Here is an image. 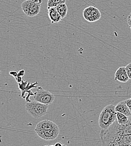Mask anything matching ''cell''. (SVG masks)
I'll use <instances>...</instances> for the list:
<instances>
[{
	"label": "cell",
	"instance_id": "obj_1",
	"mask_svg": "<svg viewBox=\"0 0 131 146\" xmlns=\"http://www.w3.org/2000/svg\"><path fill=\"white\" fill-rule=\"evenodd\" d=\"M116 134L131 135V116L128 117V121L123 125L119 124L116 120L108 128L101 129L100 135L106 136Z\"/></svg>",
	"mask_w": 131,
	"mask_h": 146
},
{
	"label": "cell",
	"instance_id": "obj_2",
	"mask_svg": "<svg viewBox=\"0 0 131 146\" xmlns=\"http://www.w3.org/2000/svg\"><path fill=\"white\" fill-rule=\"evenodd\" d=\"M115 106L113 105H109L101 112L99 117V125L101 129L108 128L117 120Z\"/></svg>",
	"mask_w": 131,
	"mask_h": 146
},
{
	"label": "cell",
	"instance_id": "obj_3",
	"mask_svg": "<svg viewBox=\"0 0 131 146\" xmlns=\"http://www.w3.org/2000/svg\"><path fill=\"white\" fill-rule=\"evenodd\" d=\"M27 112L35 119H38L47 114L48 105L37 101L27 102L25 105Z\"/></svg>",
	"mask_w": 131,
	"mask_h": 146
},
{
	"label": "cell",
	"instance_id": "obj_4",
	"mask_svg": "<svg viewBox=\"0 0 131 146\" xmlns=\"http://www.w3.org/2000/svg\"><path fill=\"white\" fill-rule=\"evenodd\" d=\"M41 2L36 0H26L22 3L21 9L26 16L34 17L40 13Z\"/></svg>",
	"mask_w": 131,
	"mask_h": 146
},
{
	"label": "cell",
	"instance_id": "obj_5",
	"mask_svg": "<svg viewBox=\"0 0 131 146\" xmlns=\"http://www.w3.org/2000/svg\"><path fill=\"white\" fill-rule=\"evenodd\" d=\"M34 100L40 103L49 105L55 100V95L50 92L45 90L41 87H38V90L34 95Z\"/></svg>",
	"mask_w": 131,
	"mask_h": 146
},
{
	"label": "cell",
	"instance_id": "obj_6",
	"mask_svg": "<svg viewBox=\"0 0 131 146\" xmlns=\"http://www.w3.org/2000/svg\"><path fill=\"white\" fill-rule=\"evenodd\" d=\"M83 17L88 21L93 23L101 18V14L97 8L94 6H89L84 10Z\"/></svg>",
	"mask_w": 131,
	"mask_h": 146
},
{
	"label": "cell",
	"instance_id": "obj_7",
	"mask_svg": "<svg viewBox=\"0 0 131 146\" xmlns=\"http://www.w3.org/2000/svg\"><path fill=\"white\" fill-rule=\"evenodd\" d=\"M38 135L46 141L54 140L58 136L59 134V129L58 127L50 129L38 131L36 132Z\"/></svg>",
	"mask_w": 131,
	"mask_h": 146
},
{
	"label": "cell",
	"instance_id": "obj_8",
	"mask_svg": "<svg viewBox=\"0 0 131 146\" xmlns=\"http://www.w3.org/2000/svg\"><path fill=\"white\" fill-rule=\"evenodd\" d=\"M38 84L37 82H35L33 84L30 83H28L26 86L22 90L21 92V97L22 98H25L26 102H30L32 101L30 100V97H31L32 96H34L35 93H34L33 92L31 91V90L32 88H38L37 86V84Z\"/></svg>",
	"mask_w": 131,
	"mask_h": 146
},
{
	"label": "cell",
	"instance_id": "obj_9",
	"mask_svg": "<svg viewBox=\"0 0 131 146\" xmlns=\"http://www.w3.org/2000/svg\"><path fill=\"white\" fill-rule=\"evenodd\" d=\"M114 79L115 80L119 81L122 83H126L130 79L128 74L127 73L126 66L120 67L118 69L115 73Z\"/></svg>",
	"mask_w": 131,
	"mask_h": 146
},
{
	"label": "cell",
	"instance_id": "obj_10",
	"mask_svg": "<svg viewBox=\"0 0 131 146\" xmlns=\"http://www.w3.org/2000/svg\"><path fill=\"white\" fill-rule=\"evenodd\" d=\"M58 127L56 124L53 121L49 120H44L39 122L35 128V131L37 132L38 131L44 130L47 129H50L52 128H56Z\"/></svg>",
	"mask_w": 131,
	"mask_h": 146
},
{
	"label": "cell",
	"instance_id": "obj_11",
	"mask_svg": "<svg viewBox=\"0 0 131 146\" xmlns=\"http://www.w3.org/2000/svg\"><path fill=\"white\" fill-rule=\"evenodd\" d=\"M48 15L52 24L58 23L62 19L55 7L48 8Z\"/></svg>",
	"mask_w": 131,
	"mask_h": 146
},
{
	"label": "cell",
	"instance_id": "obj_12",
	"mask_svg": "<svg viewBox=\"0 0 131 146\" xmlns=\"http://www.w3.org/2000/svg\"><path fill=\"white\" fill-rule=\"evenodd\" d=\"M115 109L116 112H121L128 117L131 116V112L125 101H121L117 104V105L115 106Z\"/></svg>",
	"mask_w": 131,
	"mask_h": 146
},
{
	"label": "cell",
	"instance_id": "obj_13",
	"mask_svg": "<svg viewBox=\"0 0 131 146\" xmlns=\"http://www.w3.org/2000/svg\"><path fill=\"white\" fill-rule=\"evenodd\" d=\"M56 8L58 13L61 16L62 18L63 19L66 17L67 14L68 8L66 3H62L58 5L57 7H56Z\"/></svg>",
	"mask_w": 131,
	"mask_h": 146
},
{
	"label": "cell",
	"instance_id": "obj_14",
	"mask_svg": "<svg viewBox=\"0 0 131 146\" xmlns=\"http://www.w3.org/2000/svg\"><path fill=\"white\" fill-rule=\"evenodd\" d=\"M117 120L119 124L123 125L128 121V116L121 112H117Z\"/></svg>",
	"mask_w": 131,
	"mask_h": 146
},
{
	"label": "cell",
	"instance_id": "obj_15",
	"mask_svg": "<svg viewBox=\"0 0 131 146\" xmlns=\"http://www.w3.org/2000/svg\"><path fill=\"white\" fill-rule=\"evenodd\" d=\"M62 3H66V0H48L47 3L48 8L56 7Z\"/></svg>",
	"mask_w": 131,
	"mask_h": 146
},
{
	"label": "cell",
	"instance_id": "obj_16",
	"mask_svg": "<svg viewBox=\"0 0 131 146\" xmlns=\"http://www.w3.org/2000/svg\"><path fill=\"white\" fill-rule=\"evenodd\" d=\"M126 69L130 79H131V63H130L126 66Z\"/></svg>",
	"mask_w": 131,
	"mask_h": 146
},
{
	"label": "cell",
	"instance_id": "obj_17",
	"mask_svg": "<svg viewBox=\"0 0 131 146\" xmlns=\"http://www.w3.org/2000/svg\"><path fill=\"white\" fill-rule=\"evenodd\" d=\"M125 101H126V103L127 106L128 107L129 110H130V111L131 113V98H130V99L125 100Z\"/></svg>",
	"mask_w": 131,
	"mask_h": 146
},
{
	"label": "cell",
	"instance_id": "obj_18",
	"mask_svg": "<svg viewBox=\"0 0 131 146\" xmlns=\"http://www.w3.org/2000/svg\"><path fill=\"white\" fill-rule=\"evenodd\" d=\"M10 74L11 75L13 76L14 77L16 78V76H18V72H16V71H15V70H12V71H11V72H10Z\"/></svg>",
	"mask_w": 131,
	"mask_h": 146
},
{
	"label": "cell",
	"instance_id": "obj_19",
	"mask_svg": "<svg viewBox=\"0 0 131 146\" xmlns=\"http://www.w3.org/2000/svg\"><path fill=\"white\" fill-rule=\"evenodd\" d=\"M22 76H18L15 78V79L16 80V82H18V83H21L22 81Z\"/></svg>",
	"mask_w": 131,
	"mask_h": 146
},
{
	"label": "cell",
	"instance_id": "obj_20",
	"mask_svg": "<svg viewBox=\"0 0 131 146\" xmlns=\"http://www.w3.org/2000/svg\"><path fill=\"white\" fill-rule=\"evenodd\" d=\"M127 23L128 24V25L131 27V13L130 14V15L127 18Z\"/></svg>",
	"mask_w": 131,
	"mask_h": 146
},
{
	"label": "cell",
	"instance_id": "obj_21",
	"mask_svg": "<svg viewBox=\"0 0 131 146\" xmlns=\"http://www.w3.org/2000/svg\"><path fill=\"white\" fill-rule=\"evenodd\" d=\"M25 71L24 70H20L18 72V76H23L25 75Z\"/></svg>",
	"mask_w": 131,
	"mask_h": 146
},
{
	"label": "cell",
	"instance_id": "obj_22",
	"mask_svg": "<svg viewBox=\"0 0 131 146\" xmlns=\"http://www.w3.org/2000/svg\"><path fill=\"white\" fill-rule=\"evenodd\" d=\"M52 146H64V145L63 144H62V143H61V142H58V143H56V144H55V145H52Z\"/></svg>",
	"mask_w": 131,
	"mask_h": 146
},
{
	"label": "cell",
	"instance_id": "obj_23",
	"mask_svg": "<svg viewBox=\"0 0 131 146\" xmlns=\"http://www.w3.org/2000/svg\"><path fill=\"white\" fill-rule=\"evenodd\" d=\"M36 1H42V0H36Z\"/></svg>",
	"mask_w": 131,
	"mask_h": 146
},
{
	"label": "cell",
	"instance_id": "obj_24",
	"mask_svg": "<svg viewBox=\"0 0 131 146\" xmlns=\"http://www.w3.org/2000/svg\"><path fill=\"white\" fill-rule=\"evenodd\" d=\"M130 28H131V27H130Z\"/></svg>",
	"mask_w": 131,
	"mask_h": 146
}]
</instances>
